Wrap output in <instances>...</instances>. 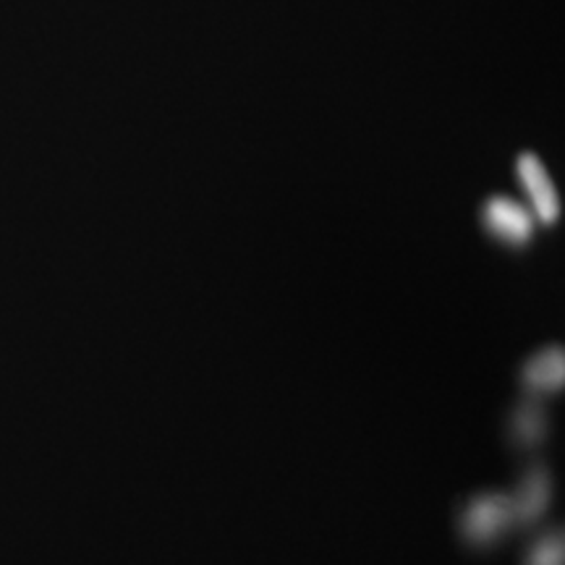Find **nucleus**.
<instances>
[{"mask_svg":"<svg viewBox=\"0 0 565 565\" xmlns=\"http://www.w3.org/2000/svg\"><path fill=\"white\" fill-rule=\"evenodd\" d=\"M511 529H515V519L508 492H479L458 515V534L471 547L492 545Z\"/></svg>","mask_w":565,"mask_h":565,"instance_id":"f257e3e1","label":"nucleus"},{"mask_svg":"<svg viewBox=\"0 0 565 565\" xmlns=\"http://www.w3.org/2000/svg\"><path fill=\"white\" fill-rule=\"evenodd\" d=\"M479 223L484 233L508 249H526L536 238L534 212L505 194L487 196L479 207Z\"/></svg>","mask_w":565,"mask_h":565,"instance_id":"f03ea898","label":"nucleus"},{"mask_svg":"<svg viewBox=\"0 0 565 565\" xmlns=\"http://www.w3.org/2000/svg\"><path fill=\"white\" fill-rule=\"evenodd\" d=\"M515 179H519L521 189H524L529 210L534 212L536 223L540 225H555L561 223L563 202L561 192H557L553 175H550L547 166L536 152H521L515 158Z\"/></svg>","mask_w":565,"mask_h":565,"instance_id":"7ed1b4c3","label":"nucleus"},{"mask_svg":"<svg viewBox=\"0 0 565 565\" xmlns=\"http://www.w3.org/2000/svg\"><path fill=\"white\" fill-rule=\"evenodd\" d=\"M511 494L515 526H532L550 511L555 498L553 471L545 463H532Z\"/></svg>","mask_w":565,"mask_h":565,"instance_id":"20e7f679","label":"nucleus"},{"mask_svg":"<svg viewBox=\"0 0 565 565\" xmlns=\"http://www.w3.org/2000/svg\"><path fill=\"white\" fill-rule=\"evenodd\" d=\"M521 385L529 395H553L561 393L565 385V351L563 345H547V349L532 353L521 364Z\"/></svg>","mask_w":565,"mask_h":565,"instance_id":"39448f33","label":"nucleus"},{"mask_svg":"<svg viewBox=\"0 0 565 565\" xmlns=\"http://www.w3.org/2000/svg\"><path fill=\"white\" fill-rule=\"evenodd\" d=\"M550 414L540 395H526L521 404H515L508 414V443L515 448L529 450L547 440Z\"/></svg>","mask_w":565,"mask_h":565,"instance_id":"423d86ee","label":"nucleus"},{"mask_svg":"<svg viewBox=\"0 0 565 565\" xmlns=\"http://www.w3.org/2000/svg\"><path fill=\"white\" fill-rule=\"evenodd\" d=\"M563 561H565V542H563V532L557 529V532L542 534L540 540L534 542L524 565H563Z\"/></svg>","mask_w":565,"mask_h":565,"instance_id":"0eeeda50","label":"nucleus"}]
</instances>
